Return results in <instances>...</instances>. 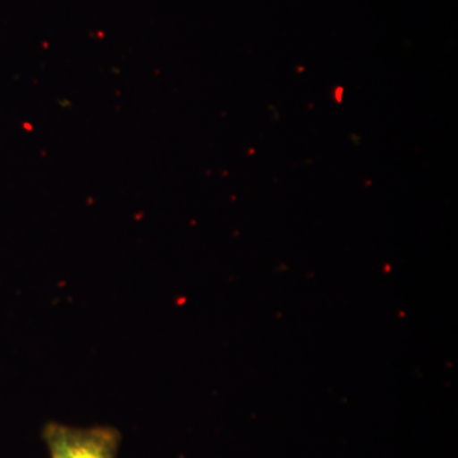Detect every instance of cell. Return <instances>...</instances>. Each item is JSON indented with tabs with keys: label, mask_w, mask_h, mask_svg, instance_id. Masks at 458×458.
Returning a JSON list of instances; mask_svg holds the SVG:
<instances>
[{
	"label": "cell",
	"mask_w": 458,
	"mask_h": 458,
	"mask_svg": "<svg viewBox=\"0 0 458 458\" xmlns=\"http://www.w3.org/2000/svg\"><path fill=\"white\" fill-rule=\"evenodd\" d=\"M42 439L50 458H117L122 434L114 427H72L49 421Z\"/></svg>",
	"instance_id": "6da1fadb"
}]
</instances>
